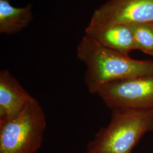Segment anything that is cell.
Instances as JSON below:
<instances>
[{"label":"cell","instance_id":"obj_4","mask_svg":"<svg viewBox=\"0 0 153 153\" xmlns=\"http://www.w3.org/2000/svg\"><path fill=\"white\" fill-rule=\"evenodd\" d=\"M97 94L110 109H153V74L111 82Z\"/></svg>","mask_w":153,"mask_h":153},{"label":"cell","instance_id":"obj_1","mask_svg":"<svg viewBox=\"0 0 153 153\" xmlns=\"http://www.w3.org/2000/svg\"><path fill=\"white\" fill-rule=\"evenodd\" d=\"M76 52L79 60L86 66L84 79L91 94H97L111 82L153 74V61L133 59L99 45L85 35Z\"/></svg>","mask_w":153,"mask_h":153},{"label":"cell","instance_id":"obj_8","mask_svg":"<svg viewBox=\"0 0 153 153\" xmlns=\"http://www.w3.org/2000/svg\"><path fill=\"white\" fill-rule=\"evenodd\" d=\"M31 5L24 7L11 5L9 0H0V33L13 34L27 27L33 20Z\"/></svg>","mask_w":153,"mask_h":153},{"label":"cell","instance_id":"obj_6","mask_svg":"<svg viewBox=\"0 0 153 153\" xmlns=\"http://www.w3.org/2000/svg\"><path fill=\"white\" fill-rule=\"evenodd\" d=\"M33 99L11 73L0 71V125L18 115Z\"/></svg>","mask_w":153,"mask_h":153},{"label":"cell","instance_id":"obj_7","mask_svg":"<svg viewBox=\"0 0 153 153\" xmlns=\"http://www.w3.org/2000/svg\"><path fill=\"white\" fill-rule=\"evenodd\" d=\"M85 36L98 44L109 49L129 56L136 50L132 33L128 26L116 25L107 26L88 27Z\"/></svg>","mask_w":153,"mask_h":153},{"label":"cell","instance_id":"obj_3","mask_svg":"<svg viewBox=\"0 0 153 153\" xmlns=\"http://www.w3.org/2000/svg\"><path fill=\"white\" fill-rule=\"evenodd\" d=\"M46 126L44 110L33 98L18 115L0 125V153H36Z\"/></svg>","mask_w":153,"mask_h":153},{"label":"cell","instance_id":"obj_2","mask_svg":"<svg viewBox=\"0 0 153 153\" xmlns=\"http://www.w3.org/2000/svg\"><path fill=\"white\" fill-rule=\"evenodd\" d=\"M153 131V109H112L108 126L87 146V153H131L146 133Z\"/></svg>","mask_w":153,"mask_h":153},{"label":"cell","instance_id":"obj_9","mask_svg":"<svg viewBox=\"0 0 153 153\" xmlns=\"http://www.w3.org/2000/svg\"><path fill=\"white\" fill-rule=\"evenodd\" d=\"M131 31L136 49L153 56V23H142L128 26Z\"/></svg>","mask_w":153,"mask_h":153},{"label":"cell","instance_id":"obj_5","mask_svg":"<svg viewBox=\"0 0 153 153\" xmlns=\"http://www.w3.org/2000/svg\"><path fill=\"white\" fill-rule=\"evenodd\" d=\"M153 23V0H109L96 9L88 27Z\"/></svg>","mask_w":153,"mask_h":153}]
</instances>
